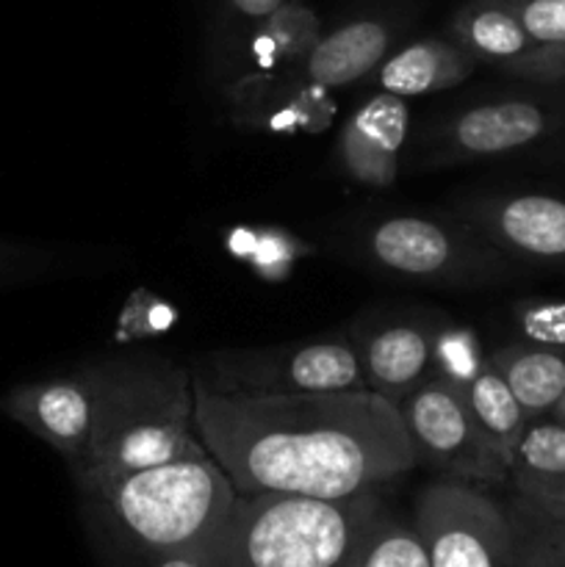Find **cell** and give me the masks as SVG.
Returning a JSON list of instances; mask_svg holds the SVG:
<instances>
[{
    "instance_id": "5b68a950",
    "label": "cell",
    "mask_w": 565,
    "mask_h": 567,
    "mask_svg": "<svg viewBox=\"0 0 565 567\" xmlns=\"http://www.w3.org/2000/svg\"><path fill=\"white\" fill-rule=\"evenodd\" d=\"M360 252L377 269L427 286H487L515 275L513 258L463 221L386 216L360 233Z\"/></svg>"
},
{
    "instance_id": "6da1fadb",
    "label": "cell",
    "mask_w": 565,
    "mask_h": 567,
    "mask_svg": "<svg viewBox=\"0 0 565 567\" xmlns=\"http://www.w3.org/2000/svg\"><path fill=\"white\" fill-rule=\"evenodd\" d=\"M194 430L236 493L349 498L419 465L399 408L369 388L225 396L194 382Z\"/></svg>"
},
{
    "instance_id": "4dcf8cb0",
    "label": "cell",
    "mask_w": 565,
    "mask_h": 567,
    "mask_svg": "<svg viewBox=\"0 0 565 567\" xmlns=\"http://www.w3.org/2000/svg\"><path fill=\"white\" fill-rule=\"evenodd\" d=\"M546 419L557 421V424H563V426H565V393H563V396L557 399V404H554V408L548 410V415H546Z\"/></svg>"
},
{
    "instance_id": "e0dca14e",
    "label": "cell",
    "mask_w": 565,
    "mask_h": 567,
    "mask_svg": "<svg viewBox=\"0 0 565 567\" xmlns=\"http://www.w3.org/2000/svg\"><path fill=\"white\" fill-rule=\"evenodd\" d=\"M449 37L485 64H507L535 48L530 33L504 0H469L452 17Z\"/></svg>"
},
{
    "instance_id": "2e32d148",
    "label": "cell",
    "mask_w": 565,
    "mask_h": 567,
    "mask_svg": "<svg viewBox=\"0 0 565 567\" xmlns=\"http://www.w3.org/2000/svg\"><path fill=\"white\" fill-rule=\"evenodd\" d=\"M487 358L504 377L530 421L546 419L548 410L565 393V349L521 341L493 349Z\"/></svg>"
},
{
    "instance_id": "7402d4cb",
    "label": "cell",
    "mask_w": 565,
    "mask_h": 567,
    "mask_svg": "<svg viewBox=\"0 0 565 567\" xmlns=\"http://www.w3.org/2000/svg\"><path fill=\"white\" fill-rule=\"evenodd\" d=\"M360 567H430V563L415 526L386 513Z\"/></svg>"
},
{
    "instance_id": "ac0fdd59",
    "label": "cell",
    "mask_w": 565,
    "mask_h": 567,
    "mask_svg": "<svg viewBox=\"0 0 565 567\" xmlns=\"http://www.w3.org/2000/svg\"><path fill=\"white\" fill-rule=\"evenodd\" d=\"M463 396L469 402L471 415H474L476 426L485 435V441L510 465V457H513L521 435L530 426V419H526L524 408L518 404L515 393L504 382V377L491 363V358L482 365L480 374L463 388Z\"/></svg>"
},
{
    "instance_id": "f546056e",
    "label": "cell",
    "mask_w": 565,
    "mask_h": 567,
    "mask_svg": "<svg viewBox=\"0 0 565 567\" xmlns=\"http://www.w3.org/2000/svg\"><path fill=\"white\" fill-rule=\"evenodd\" d=\"M138 567H214V563L205 551H181L147 559V563H138Z\"/></svg>"
},
{
    "instance_id": "3957f363",
    "label": "cell",
    "mask_w": 565,
    "mask_h": 567,
    "mask_svg": "<svg viewBox=\"0 0 565 567\" xmlns=\"http://www.w3.org/2000/svg\"><path fill=\"white\" fill-rule=\"evenodd\" d=\"M92 437L72 480L122 476L205 454L194 430V377L161 358L86 365Z\"/></svg>"
},
{
    "instance_id": "8fae6325",
    "label": "cell",
    "mask_w": 565,
    "mask_h": 567,
    "mask_svg": "<svg viewBox=\"0 0 565 567\" xmlns=\"http://www.w3.org/2000/svg\"><path fill=\"white\" fill-rule=\"evenodd\" d=\"M0 415L25 426L75 468L92 437V388L86 374L53 377L0 393Z\"/></svg>"
},
{
    "instance_id": "83f0119b",
    "label": "cell",
    "mask_w": 565,
    "mask_h": 567,
    "mask_svg": "<svg viewBox=\"0 0 565 567\" xmlns=\"http://www.w3.org/2000/svg\"><path fill=\"white\" fill-rule=\"evenodd\" d=\"M502 70L530 83H552V86L565 83V42L535 44L524 55L502 64Z\"/></svg>"
},
{
    "instance_id": "484cf974",
    "label": "cell",
    "mask_w": 565,
    "mask_h": 567,
    "mask_svg": "<svg viewBox=\"0 0 565 567\" xmlns=\"http://www.w3.org/2000/svg\"><path fill=\"white\" fill-rule=\"evenodd\" d=\"M535 44L565 42V0H504Z\"/></svg>"
},
{
    "instance_id": "603a6c76",
    "label": "cell",
    "mask_w": 565,
    "mask_h": 567,
    "mask_svg": "<svg viewBox=\"0 0 565 567\" xmlns=\"http://www.w3.org/2000/svg\"><path fill=\"white\" fill-rule=\"evenodd\" d=\"M487 363V354L482 352L480 341L471 330L458 324H446L438 330L435 338V369L438 377H446L458 388H465L482 365Z\"/></svg>"
},
{
    "instance_id": "4fadbf2b",
    "label": "cell",
    "mask_w": 565,
    "mask_h": 567,
    "mask_svg": "<svg viewBox=\"0 0 565 567\" xmlns=\"http://www.w3.org/2000/svg\"><path fill=\"white\" fill-rule=\"evenodd\" d=\"M397 33V17H358L343 22L330 33H321L308 59L288 72V83L325 92L352 86L377 72V66L391 53Z\"/></svg>"
},
{
    "instance_id": "ffe728a7",
    "label": "cell",
    "mask_w": 565,
    "mask_h": 567,
    "mask_svg": "<svg viewBox=\"0 0 565 567\" xmlns=\"http://www.w3.org/2000/svg\"><path fill=\"white\" fill-rule=\"evenodd\" d=\"M255 48L264 50L275 64L288 72L308 59L310 50L321 39V20L310 6L299 0H286L277 11H271L258 31L253 33Z\"/></svg>"
},
{
    "instance_id": "4316f807",
    "label": "cell",
    "mask_w": 565,
    "mask_h": 567,
    "mask_svg": "<svg viewBox=\"0 0 565 567\" xmlns=\"http://www.w3.org/2000/svg\"><path fill=\"white\" fill-rule=\"evenodd\" d=\"M55 264V255L42 247L0 238V286H22L37 277L48 275Z\"/></svg>"
},
{
    "instance_id": "44dd1931",
    "label": "cell",
    "mask_w": 565,
    "mask_h": 567,
    "mask_svg": "<svg viewBox=\"0 0 565 567\" xmlns=\"http://www.w3.org/2000/svg\"><path fill=\"white\" fill-rule=\"evenodd\" d=\"M518 543V567H565V529L515 493L507 504Z\"/></svg>"
},
{
    "instance_id": "7a4b0ae2",
    "label": "cell",
    "mask_w": 565,
    "mask_h": 567,
    "mask_svg": "<svg viewBox=\"0 0 565 567\" xmlns=\"http://www.w3.org/2000/svg\"><path fill=\"white\" fill-rule=\"evenodd\" d=\"M75 485L89 524L136 565L164 554H208L236 498L208 452Z\"/></svg>"
},
{
    "instance_id": "277c9868",
    "label": "cell",
    "mask_w": 565,
    "mask_h": 567,
    "mask_svg": "<svg viewBox=\"0 0 565 567\" xmlns=\"http://www.w3.org/2000/svg\"><path fill=\"white\" fill-rule=\"evenodd\" d=\"M386 513L380 491L349 498L236 493L208 557L214 567H360Z\"/></svg>"
},
{
    "instance_id": "d4e9b609",
    "label": "cell",
    "mask_w": 565,
    "mask_h": 567,
    "mask_svg": "<svg viewBox=\"0 0 565 567\" xmlns=\"http://www.w3.org/2000/svg\"><path fill=\"white\" fill-rule=\"evenodd\" d=\"M286 0H216V44L242 48Z\"/></svg>"
},
{
    "instance_id": "9c48e42d",
    "label": "cell",
    "mask_w": 565,
    "mask_h": 567,
    "mask_svg": "<svg viewBox=\"0 0 565 567\" xmlns=\"http://www.w3.org/2000/svg\"><path fill=\"white\" fill-rule=\"evenodd\" d=\"M458 221L507 258L565 269V197L543 192L471 197L458 205Z\"/></svg>"
},
{
    "instance_id": "5bb4252c",
    "label": "cell",
    "mask_w": 565,
    "mask_h": 567,
    "mask_svg": "<svg viewBox=\"0 0 565 567\" xmlns=\"http://www.w3.org/2000/svg\"><path fill=\"white\" fill-rule=\"evenodd\" d=\"M408 103L399 94L377 92L358 105L338 136L343 172L363 186H391L399 175V153L408 136Z\"/></svg>"
},
{
    "instance_id": "8992f818",
    "label": "cell",
    "mask_w": 565,
    "mask_h": 567,
    "mask_svg": "<svg viewBox=\"0 0 565 567\" xmlns=\"http://www.w3.org/2000/svg\"><path fill=\"white\" fill-rule=\"evenodd\" d=\"M192 377L225 396H294L366 388L355 347L341 338L214 352Z\"/></svg>"
},
{
    "instance_id": "d6986e66",
    "label": "cell",
    "mask_w": 565,
    "mask_h": 567,
    "mask_svg": "<svg viewBox=\"0 0 565 567\" xmlns=\"http://www.w3.org/2000/svg\"><path fill=\"white\" fill-rule=\"evenodd\" d=\"M515 491H565V426L552 419L530 421L510 457Z\"/></svg>"
},
{
    "instance_id": "ba28073f",
    "label": "cell",
    "mask_w": 565,
    "mask_h": 567,
    "mask_svg": "<svg viewBox=\"0 0 565 567\" xmlns=\"http://www.w3.org/2000/svg\"><path fill=\"white\" fill-rule=\"evenodd\" d=\"M415 463L441 471L446 480L469 485H504L510 465L485 441L471 415L463 388L446 377H432L399 404Z\"/></svg>"
},
{
    "instance_id": "9a60e30c",
    "label": "cell",
    "mask_w": 565,
    "mask_h": 567,
    "mask_svg": "<svg viewBox=\"0 0 565 567\" xmlns=\"http://www.w3.org/2000/svg\"><path fill=\"white\" fill-rule=\"evenodd\" d=\"M476 64L452 37H421L386 55L377 66V86L399 97H419L458 86L474 75Z\"/></svg>"
},
{
    "instance_id": "30bf717a",
    "label": "cell",
    "mask_w": 565,
    "mask_h": 567,
    "mask_svg": "<svg viewBox=\"0 0 565 567\" xmlns=\"http://www.w3.org/2000/svg\"><path fill=\"white\" fill-rule=\"evenodd\" d=\"M565 125V103L507 97L471 105L443 125L441 150L449 158H487L524 150Z\"/></svg>"
},
{
    "instance_id": "cb8c5ba5",
    "label": "cell",
    "mask_w": 565,
    "mask_h": 567,
    "mask_svg": "<svg viewBox=\"0 0 565 567\" xmlns=\"http://www.w3.org/2000/svg\"><path fill=\"white\" fill-rule=\"evenodd\" d=\"M513 319L524 341L565 349V299H521Z\"/></svg>"
},
{
    "instance_id": "52a82bcc",
    "label": "cell",
    "mask_w": 565,
    "mask_h": 567,
    "mask_svg": "<svg viewBox=\"0 0 565 567\" xmlns=\"http://www.w3.org/2000/svg\"><path fill=\"white\" fill-rule=\"evenodd\" d=\"M413 526L430 567H518L510 509L480 485L446 476L427 485Z\"/></svg>"
},
{
    "instance_id": "7c38bea8",
    "label": "cell",
    "mask_w": 565,
    "mask_h": 567,
    "mask_svg": "<svg viewBox=\"0 0 565 567\" xmlns=\"http://www.w3.org/2000/svg\"><path fill=\"white\" fill-rule=\"evenodd\" d=\"M432 319H393L360 332L352 341L366 388L391 404H402L415 388L438 374Z\"/></svg>"
},
{
    "instance_id": "f1b7e54d",
    "label": "cell",
    "mask_w": 565,
    "mask_h": 567,
    "mask_svg": "<svg viewBox=\"0 0 565 567\" xmlns=\"http://www.w3.org/2000/svg\"><path fill=\"white\" fill-rule=\"evenodd\" d=\"M518 496H524L532 507L541 515H546L548 520L559 524L565 529V491H515Z\"/></svg>"
}]
</instances>
